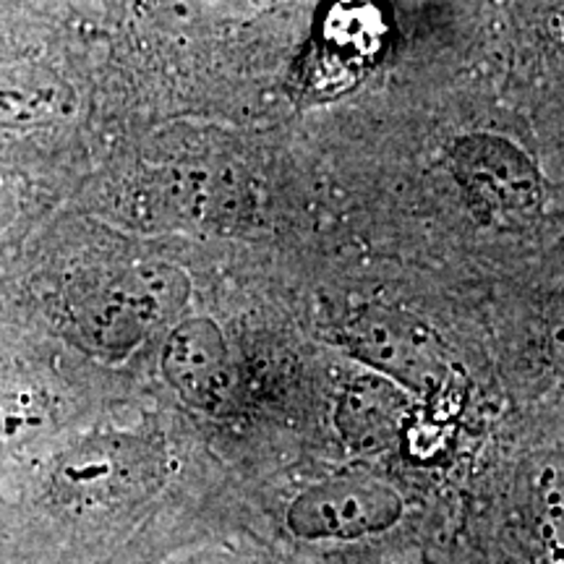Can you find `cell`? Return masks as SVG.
Instances as JSON below:
<instances>
[{
	"label": "cell",
	"mask_w": 564,
	"mask_h": 564,
	"mask_svg": "<svg viewBox=\"0 0 564 564\" xmlns=\"http://www.w3.org/2000/svg\"><path fill=\"white\" fill-rule=\"evenodd\" d=\"M405 499L392 484L343 474L303 489L288 507V531L303 541H358L403 520Z\"/></svg>",
	"instance_id": "obj_1"
},
{
	"label": "cell",
	"mask_w": 564,
	"mask_h": 564,
	"mask_svg": "<svg viewBox=\"0 0 564 564\" xmlns=\"http://www.w3.org/2000/svg\"><path fill=\"white\" fill-rule=\"evenodd\" d=\"M348 345L364 364L403 390H434L447 373L429 329L398 312L366 308L348 327Z\"/></svg>",
	"instance_id": "obj_2"
},
{
	"label": "cell",
	"mask_w": 564,
	"mask_h": 564,
	"mask_svg": "<svg viewBox=\"0 0 564 564\" xmlns=\"http://www.w3.org/2000/svg\"><path fill=\"white\" fill-rule=\"evenodd\" d=\"M520 481L535 549L546 564H564V449L528 457Z\"/></svg>",
	"instance_id": "obj_7"
},
{
	"label": "cell",
	"mask_w": 564,
	"mask_h": 564,
	"mask_svg": "<svg viewBox=\"0 0 564 564\" xmlns=\"http://www.w3.org/2000/svg\"><path fill=\"white\" fill-rule=\"evenodd\" d=\"M453 165L470 199L491 212H523L539 196L533 165L505 139L470 137L460 141Z\"/></svg>",
	"instance_id": "obj_4"
},
{
	"label": "cell",
	"mask_w": 564,
	"mask_h": 564,
	"mask_svg": "<svg viewBox=\"0 0 564 564\" xmlns=\"http://www.w3.org/2000/svg\"><path fill=\"white\" fill-rule=\"evenodd\" d=\"M162 371L192 405H220L230 390V358L220 329L207 319L175 327L162 352Z\"/></svg>",
	"instance_id": "obj_5"
},
{
	"label": "cell",
	"mask_w": 564,
	"mask_h": 564,
	"mask_svg": "<svg viewBox=\"0 0 564 564\" xmlns=\"http://www.w3.org/2000/svg\"><path fill=\"white\" fill-rule=\"evenodd\" d=\"M408 398L400 384L382 373H366L345 387L337 405V429L352 449L377 453L403 429Z\"/></svg>",
	"instance_id": "obj_6"
},
{
	"label": "cell",
	"mask_w": 564,
	"mask_h": 564,
	"mask_svg": "<svg viewBox=\"0 0 564 564\" xmlns=\"http://www.w3.org/2000/svg\"><path fill=\"white\" fill-rule=\"evenodd\" d=\"M147 455L118 436L91 440L74 449L53 476L55 497L70 507L116 505L139 484Z\"/></svg>",
	"instance_id": "obj_3"
},
{
	"label": "cell",
	"mask_w": 564,
	"mask_h": 564,
	"mask_svg": "<svg viewBox=\"0 0 564 564\" xmlns=\"http://www.w3.org/2000/svg\"><path fill=\"white\" fill-rule=\"evenodd\" d=\"M549 345H552V358H554L556 371H560L564 379V293L554 303L552 324H549Z\"/></svg>",
	"instance_id": "obj_8"
}]
</instances>
